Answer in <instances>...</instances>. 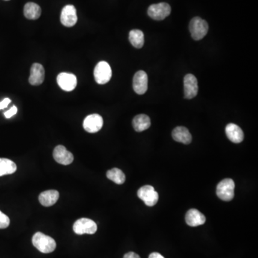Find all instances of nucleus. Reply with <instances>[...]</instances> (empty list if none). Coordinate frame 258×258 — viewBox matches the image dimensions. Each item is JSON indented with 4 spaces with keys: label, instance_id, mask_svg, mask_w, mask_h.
I'll list each match as a JSON object with an SVG mask.
<instances>
[{
    "label": "nucleus",
    "instance_id": "nucleus-1",
    "mask_svg": "<svg viewBox=\"0 0 258 258\" xmlns=\"http://www.w3.org/2000/svg\"><path fill=\"white\" fill-rule=\"evenodd\" d=\"M33 245L42 253L48 254L52 253L56 248L55 240L42 232H36L33 237Z\"/></svg>",
    "mask_w": 258,
    "mask_h": 258
},
{
    "label": "nucleus",
    "instance_id": "nucleus-2",
    "mask_svg": "<svg viewBox=\"0 0 258 258\" xmlns=\"http://www.w3.org/2000/svg\"><path fill=\"white\" fill-rule=\"evenodd\" d=\"M209 30V25L206 21L200 17H195L189 23V31L191 37L194 40H200L206 36Z\"/></svg>",
    "mask_w": 258,
    "mask_h": 258
},
{
    "label": "nucleus",
    "instance_id": "nucleus-3",
    "mask_svg": "<svg viewBox=\"0 0 258 258\" xmlns=\"http://www.w3.org/2000/svg\"><path fill=\"white\" fill-rule=\"evenodd\" d=\"M235 182L232 179H224L217 187V195L220 200L229 202L235 196Z\"/></svg>",
    "mask_w": 258,
    "mask_h": 258
},
{
    "label": "nucleus",
    "instance_id": "nucleus-4",
    "mask_svg": "<svg viewBox=\"0 0 258 258\" xmlns=\"http://www.w3.org/2000/svg\"><path fill=\"white\" fill-rule=\"evenodd\" d=\"M95 81L100 85H104L109 82L112 77V70L111 66L107 62L101 61L95 67L94 72Z\"/></svg>",
    "mask_w": 258,
    "mask_h": 258
},
{
    "label": "nucleus",
    "instance_id": "nucleus-5",
    "mask_svg": "<svg viewBox=\"0 0 258 258\" xmlns=\"http://www.w3.org/2000/svg\"><path fill=\"white\" fill-rule=\"evenodd\" d=\"M97 224L93 220L88 218H81L73 224V231L77 235H93L97 231Z\"/></svg>",
    "mask_w": 258,
    "mask_h": 258
},
{
    "label": "nucleus",
    "instance_id": "nucleus-6",
    "mask_svg": "<svg viewBox=\"0 0 258 258\" xmlns=\"http://www.w3.org/2000/svg\"><path fill=\"white\" fill-rule=\"evenodd\" d=\"M171 7L165 2L152 4L148 9V15L155 20H163L171 13Z\"/></svg>",
    "mask_w": 258,
    "mask_h": 258
},
{
    "label": "nucleus",
    "instance_id": "nucleus-7",
    "mask_svg": "<svg viewBox=\"0 0 258 258\" xmlns=\"http://www.w3.org/2000/svg\"><path fill=\"white\" fill-rule=\"evenodd\" d=\"M138 198L143 201L145 205L148 206H153L157 203L158 200V193L155 191L154 187L151 185H145L138 189Z\"/></svg>",
    "mask_w": 258,
    "mask_h": 258
},
{
    "label": "nucleus",
    "instance_id": "nucleus-8",
    "mask_svg": "<svg viewBox=\"0 0 258 258\" xmlns=\"http://www.w3.org/2000/svg\"><path fill=\"white\" fill-rule=\"evenodd\" d=\"M78 21L76 9L72 4H69L63 7L60 15V22L67 28H71Z\"/></svg>",
    "mask_w": 258,
    "mask_h": 258
},
{
    "label": "nucleus",
    "instance_id": "nucleus-9",
    "mask_svg": "<svg viewBox=\"0 0 258 258\" xmlns=\"http://www.w3.org/2000/svg\"><path fill=\"white\" fill-rule=\"evenodd\" d=\"M57 82L62 90L65 91H72L76 87L77 78L74 74L69 72H61L57 77Z\"/></svg>",
    "mask_w": 258,
    "mask_h": 258
},
{
    "label": "nucleus",
    "instance_id": "nucleus-10",
    "mask_svg": "<svg viewBox=\"0 0 258 258\" xmlns=\"http://www.w3.org/2000/svg\"><path fill=\"white\" fill-rule=\"evenodd\" d=\"M184 87H185V98L191 99L197 96L198 93V83L197 78L192 74H187L184 78Z\"/></svg>",
    "mask_w": 258,
    "mask_h": 258
},
{
    "label": "nucleus",
    "instance_id": "nucleus-11",
    "mask_svg": "<svg viewBox=\"0 0 258 258\" xmlns=\"http://www.w3.org/2000/svg\"><path fill=\"white\" fill-rule=\"evenodd\" d=\"M103 120L99 114H90L84 119V128L87 132L97 133L102 129Z\"/></svg>",
    "mask_w": 258,
    "mask_h": 258
},
{
    "label": "nucleus",
    "instance_id": "nucleus-12",
    "mask_svg": "<svg viewBox=\"0 0 258 258\" xmlns=\"http://www.w3.org/2000/svg\"><path fill=\"white\" fill-rule=\"evenodd\" d=\"M133 88L138 95H143L148 89L147 74L143 70H140L134 75L133 79Z\"/></svg>",
    "mask_w": 258,
    "mask_h": 258
},
{
    "label": "nucleus",
    "instance_id": "nucleus-13",
    "mask_svg": "<svg viewBox=\"0 0 258 258\" xmlns=\"http://www.w3.org/2000/svg\"><path fill=\"white\" fill-rule=\"evenodd\" d=\"M53 157L59 164L69 165L73 161L74 156L71 152H69L64 146L59 145L53 151Z\"/></svg>",
    "mask_w": 258,
    "mask_h": 258
},
{
    "label": "nucleus",
    "instance_id": "nucleus-14",
    "mask_svg": "<svg viewBox=\"0 0 258 258\" xmlns=\"http://www.w3.org/2000/svg\"><path fill=\"white\" fill-rule=\"evenodd\" d=\"M45 79V69L40 63H34L30 69L29 83L32 86H40Z\"/></svg>",
    "mask_w": 258,
    "mask_h": 258
},
{
    "label": "nucleus",
    "instance_id": "nucleus-15",
    "mask_svg": "<svg viewBox=\"0 0 258 258\" xmlns=\"http://www.w3.org/2000/svg\"><path fill=\"white\" fill-rule=\"evenodd\" d=\"M185 220L189 226L197 227L205 224L206 218L200 211L196 209H191L187 212Z\"/></svg>",
    "mask_w": 258,
    "mask_h": 258
},
{
    "label": "nucleus",
    "instance_id": "nucleus-16",
    "mask_svg": "<svg viewBox=\"0 0 258 258\" xmlns=\"http://www.w3.org/2000/svg\"><path fill=\"white\" fill-rule=\"evenodd\" d=\"M226 135L232 142L239 143L244 139V133L242 130L234 123H229L225 128Z\"/></svg>",
    "mask_w": 258,
    "mask_h": 258
},
{
    "label": "nucleus",
    "instance_id": "nucleus-17",
    "mask_svg": "<svg viewBox=\"0 0 258 258\" xmlns=\"http://www.w3.org/2000/svg\"><path fill=\"white\" fill-rule=\"evenodd\" d=\"M172 138L177 142L189 144L191 142L192 137L189 130L184 126H178L172 131Z\"/></svg>",
    "mask_w": 258,
    "mask_h": 258
},
{
    "label": "nucleus",
    "instance_id": "nucleus-18",
    "mask_svg": "<svg viewBox=\"0 0 258 258\" xmlns=\"http://www.w3.org/2000/svg\"><path fill=\"white\" fill-rule=\"evenodd\" d=\"M59 197L60 194L57 190H48L40 194L39 201L44 206H51L56 203Z\"/></svg>",
    "mask_w": 258,
    "mask_h": 258
},
{
    "label": "nucleus",
    "instance_id": "nucleus-19",
    "mask_svg": "<svg viewBox=\"0 0 258 258\" xmlns=\"http://www.w3.org/2000/svg\"><path fill=\"white\" fill-rule=\"evenodd\" d=\"M151 126L150 118L145 114L137 115L133 120V127L137 132H142Z\"/></svg>",
    "mask_w": 258,
    "mask_h": 258
},
{
    "label": "nucleus",
    "instance_id": "nucleus-20",
    "mask_svg": "<svg viewBox=\"0 0 258 258\" xmlns=\"http://www.w3.org/2000/svg\"><path fill=\"white\" fill-rule=\"evenodd\" d=\"M42 10L38 4L28 2L24 7V15L29 19H37L41 15Z\"/></svg>",
    "mask_w": 258,
    "mask_h": 258
},
{
    "label": "nucleus",
    "instance_id": "nucleus-21",
    "mask_svg": "<svg viewBox=\"0 0 258 258\" xmlns=\"http://www.w3.org/2000/svg\"><path fill=\"white\" fill-rule=\"evenodd\" d=\"M129 41L134 48H142L144 44V34L141 30H132L129 33Z\"/></svg>",
    "mask_w": 258,
    "mask_h": 258
},
{
    "label": "nucleus",
    "instance_id": "nucleus-22",
    "mask_svg": "<svg viewBox=\"0 0 258 258\" xmlns=\"http://www.w3.org/2000/svg\"><path fill=\"white\" fill-rule=\"evenodd\" d=\"M17 170L15 162L8 158H0V176L12 174Z\"/></svg>",
    "mask_w": 258,
    "mask_h": 258
},
{
    "label": "nucleus",
    "instance_id": "nucleus-23",
    "mask_svg": "<svg viewBox=\"0 0 258 258\" xmlns=\"http://www.w3.org/2000/svg\"><path fill=\"white\" fill-rule=\"evenodd\" d=\"M106 176L108 179L113 181L117 185H122L126 181V176H125L124 173L118 168L108 170L106 173Z\"/></svg>",
    "mask_w": 258,
    "mask_h": 258
},
{
    "label": "nucleus",
    "instance_id": "nucleus-24",
    "mask_svg": "<svg viewBox=\"0 0 258 258\" xmlns=\"http://www.w3.org/2000/svg\"><path fill=\"white\" fill-rule=\"evenodd\" d=\"M10 220L8 216L0 211V229H5L10 225Z\"/></svg>",
    "mask_w": 258,
    "mask_h": 258
},
{
    "label": "nucleus",
    "instance_id": "nucleus-25",
    "mask_svg": "<svg viewBox=\"0 0 258 258\" xmlns=\"http://www.w3.org/2000/svg\"><path fill=\"white\" fill-rule=\"evenodd\" d=\"M17 108L15 105H13L9 111H6V112L4 113V116H5L7 119H10V118L15 116V115L17 114Z\"/></svg>",
    "mask_w": 258,
    "mask_h": 258
},
{
    "label": "nucleus",
    "instance_id": "nucleus-26",
    "mask_svg": "<svg viewBox=\"0 0 258 258\" xmlns=\"http://www.w3.org/2000/svg\"><path fill=\"white\" fill-rule=\"evenodd\" d=\"M11 103V100L8 98H6L4 100L0 102V110L4 109V108H7L9 104Z\"/></svg>",
    "mask_w": 258,
    "mask_h": 258
},
{
    "label": "nucleus",
    "instance_id": "nucleus-27",
    "mask_svg": "<svg viewBox=\"0 0 258 258\" xmlns=\"http://www.w3.org/2000/svg\"><path fill=\"white\" fill-rule=\"evenodd\" d=\"M123 258H141L138 255H137V253H134V252H129V253H126L125 254V256H123Z\"/></svg>",
    "mask_w": 258,
    "mask_h": 258
},
{
    "label": "nucleus",
    "instance_id": "nucleus-28",
    "mask_svg": "<svg viewBox=\"0 0 258 258\" xmlns=\"http://www.w3.org/2000/svg\"><path fill=\"white\" fill-rule=\"evenodd\" d=\"M149 258H165L164 256H161L160 253H152V254H150Z\"/></svg>",
    "mask_w": 258,
    "mask_h": 258
},
{
    "label": "nucleus",
    "instance_id": "nucleus-29",
    "mask_svg": "<svg viewBox=\"0 0 258 258\" xmlns=\"http://www.w3.org/2000/svg\"><path fill=\"white\" fill-rule=\"evenodd\" d=\"M5 1H9V0H5Z\"/></svg>",
    "mask_w": 258,
    "mask_h": 258
}]
</instances>
